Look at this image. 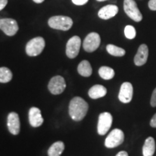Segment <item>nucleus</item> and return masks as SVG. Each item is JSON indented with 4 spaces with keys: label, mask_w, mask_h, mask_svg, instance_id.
I'll use <instances>...</instances> for the list:
<instances>
[{
    "label": "nucleus",
    "mask_w": 156,
    "mask_h": 156,
    "mask_svg": "<svg viewBox=\"0 0 156 156\" xmlns=\"http://www.w3.org/2000/svg\"><path fill=\"white\" fill-rule=\"evenodd\" d=\"M44 48L45 40L38 36L29 41L25 46V51L29 56H36L41 54Z\"/></svg>",
    "instance_id": "obj_3"
},
{
    "label": "nucleus",
    "mask_w": 156,
    "mask_h": 156,
    "mask_svg": "<svg viewBox=\"0 0 156 156\" xmlns=\"http://www.w3.org/2000/svg\"><path fill=\"white\" fill-rule=\"evenodd\" d=\"M98 2H104V1H106V0H97Z\"/></svg>",
    "instance_id": "obj_31"
},
{
    "label": "nucleus",
    "mask_w": 156,
    "mask_h": 156,
    "mask_svg": "<svg viewBox=\"0 0 156 156\" xmlns=\"http://www.w3.org/2000/svg\"><path fill=\"white\" fill-rule=\"evenodd\" d=\"M116 156H129L128 153L126 151H120L116 154Z\"/></svg>",
    "instance_id": "obj_29"
},
{
    "label": "nucleus",
    "mask_w": 156,
    "mask_h": 156,
    "mask_svg": "<svg viewBox=\"0 0 156 156\" xmlns=\"http://www.w3.org/2000/svg\"><path fill=\"white\" fill-rule=\"evenodd\" d=\"M151 105L152 107H156V87L153 90V94H152L151 100Z\"/></svg>",
    "instance_id": "obj_24"
},
{
    "label": "nucleus",
    "mask_w": 156,
    "mask_h": 156,
    "mask_svg": "<svg viewBox=\"0 0 156 156\" xmlns=\"http://www.w3.org/2000/svg\"><path fill=\"white\" fill-rule=\"evenodd\" d=\"M48 24L50 28L67 31L73 27V20L71 17L63 15H57L50 17L48 20Z\"/></svg>",
    "instance_id": "obj_2"
},
{
    "label": "nucleus",
    "mask_w": 156,
    "mask_h": 156,
    "mask_svg": "<svg viewBox=\"0 0 156 156\" xmlns=\"http://www.w3.org/2000/svg\"><path fill=\"white\" fill-rule=\"evenodd\" d=\"M7 127L9 132L13 135H17L20 131V122L17 113L11 112L7 116Z\"/></svg>",
    "instance_id": "obj_12"
},
{
    "label": "nucleus",
    "mask_w": 156,
    "mask_h": 156,
    "mask_svg": "<svg viewBox=\"0 0 156 156\" xmlns=\"http://www.w3.org/2000/svg\"><path fill=\"white\" fill-rule=\"evenodd\" d=\"M107 89L101 85H93L90 88L88 95L90 98L98 99L102 98L106 95Z\"/></svg>",
    "instance_id": "obj_16"
},
{
    "label": "nucleus",
    "mask_w": 156,
    "mask_h": 156,
    "mask_svg": "<svg viewBox=\"0 0 156 156\" xmlns=\"http://www.w3.org/2000/svg\"><path fill=\"white\" fill-rule=\"evenodd\" d=\"M77 71L80 75L85 77H90L93 73L92 67L90 62L87 60H83L79 64L77 67Z\"/></svg>",
    "instance_id": "obj_18"
},
{
    "label": "nucleus",
    "mask_w": 156,
    "mask_h": 156,
    "mask_svg": "<svg viewBox=\"0 0 156 156\" xmlns=\"http://www.w3.org/2000/svg\"><path fill=\"white\" fill-rule=\"evenodd\" d=\"M124 35L128 39H133L136 36V30L132 25H126L124 28Z\"/></svg>",
    "instance_id": "obj_23"
},
{
    "label": "nucleus",
    "mask_w": 156,
    "mask_h": 156,
    "mask_svg": "<svg viewBox=\"0 0 156 156\" xmlns=\"http://www.w3.org/2000/svg\"><path fill=\"white\" fill-rule=\"evenodd\" d=\"M155 151V142L153 137L149 136L145 140L142 147L143 156H153Z\"/></svg>",
    "instance_id": "obj_17"
},
{
    "label": "nucleus",
    "mask_w": 156,
    "mask_h": 156,
    "mask_svg": "<svg viewBox=\"0 0 156 156\" xmlns=\"http://www.w3.org/2000/svg\"><path fill=\"white\" fill-rule=\"evenodd\" d=\"M148 55H149V50H148L147 45H140L134 58V62L135 65L139 66V67L144 65L147 61Z\"/></svg>",
    "instance_id": "obj_14"
},
{
    "label": "nucleus",
    "mask_w": 156,
    "mask_h": 156,
    "mask_svg": "<svg viewBox=\"0 0 156 156\" xmlns=\"http://www.w3.org/2000/svg\"><path fill=\"white\" fill-rule=\"evenodd\" d=\"M12 79V73L9 68L5 67L0 68V83H9Z\"/></svg>",
    "instance_id": "obj_22"
},
{
    "label": "nucleus",
    "mask_w": 156,
    "mask_h": 156,
    "mask_svg": "<svg viewBox=\"0 0 156 156\" xmlns=\"http://www.w3.org/2000/svg\"><path fill=\"white\" fill-rule=\"evenodd\" d=\"M88 111V104L80 97H75L69 105V114L72 119L75 122L83 120Z\"/></svg>",
    "instance_id": "obj_1"
},
{
    "label": "nucleus",
    "mask_w": 156,
    "mask_h": 156,
    "mask_svg": "<svg viewBox=\"0 0 156 156\" xmlns=\"http://www.w3.org/2000/svg\"><path fill=\"white\" fill-rule=\"evenodd\" d=\"M101 44V37L98 34L93 32L85 37L83 46L85 51L92 53L98 49Z\"/></svg>",
    "instance_id": "obj_7"
},
{
    "label": "nucleus",
    "mask_w": 156,
    "mask_h": 156,
    "mask_svg": "<svg viewBox=\"0 0 156 156\" xmlns=\"http://www.w3.org/2000/svg\"><path fill=\"white\" fill-rule=\"evenodd\" d=\"M98 74L101 78L106 80L112 79L115 75L114 70L112 68L106 67V66L101 67L98 70Z\"/></svg>",
    "instance_id": "obj_20"
},
{
    "label": "nucleus",
    "mask_w": 156,
    "mask_h": 156,
    "mask_svg": "<svg viewBox=\"0 0 156 156\" xmlns=\"http://www.w3.org/2000/svg\"><path fill=\"white\" fill-rule=\"evenodd\" d=\"M133 96V86L129 82H125L121 85L119 93V99L121 102L128 103L132 101Z\"/></svg>",
    "instance_id": "obj_11"
},
{
    "label": "nucleus",
    "mask_w": 156,
    "mask_h": 156,
    "mask_svg": "<svg viewBox=\"0 0 156 156\" xmlns=\"http://www.w3.org/2000/svg\"><path fill=\"white\" fill-rule=\"evenodd\" d=\"M0 28L8 36H13L19 30L17 21L12 18H2L0 20Z\"/></svg>",
    "instance_id": "obj_10"
},
{
    "label": "nucleus",
    "mask_w": 156,
    "mask_h": 156,
    "mask_svg": "<svg viewBox=\"0 0 156 156\" xmlns=\"http://www.w3.org/2000/svg\"><path fill=\"white\" fill-rule=\"evenodd\" d=\"M81 39L79 36H75L69 39L66 45V54L69 58H74L78 55L80 49Z\"/></svg>",
    "instance_id": "obj_8"
},
{
    "label": "nucleus",
    "mask_w": 156,
    "mask_h": 156,
    "mask_svg": "<svg viewBox=\"0 0 156 156\" xmlns=\"http://www.w3.org/2000/svg\"><path fill=\"white\" fill-rule=\"evenodd\" d=\"M34 2H36L37 4H40V3H42L44 2V0H34Z\"/></svg>",
    "instance_id": "obj_30"
},
{
    "label": "nucleus",
    "mask_w": 156,
    "mask_h": 156,
    "mask_svg": "<svg viewBox=\"0 0 156 156\" xmlns=\"http://www.w3.org/2000/svg\"><path fill=\"white\" fill-rule=\"evenodd\" d=\"M64 150V144L63 142L58 141L54 143L49 147L48 151V156H60L63 153Z\"/></svg>",
    "instance_id": "obj_19"
},
{
    "label": "nucleus",
    "mask_w": 156,
    "mask_h": 156,
    "mask_svg": "<svg viewBox=\"0 0 156 156\" xmlns=\"http://www.w3.org/2000/svg\"><path fill=\"white\" fill-rule=\"evenodd\" d=\"M148 7L151 10L156 11V0H150L148 2Z\"/></svg>",
    "instance_id": "obj_25"
},
{
    "label": "nucleus",
    "mask_w": 156,
    "mask_h": 156,
    "mask_svg": "<svg viewBox=\"0 0 156 156\" xmlns=\"http://www.w3.org/2000/svg\"><path fill=\"white\" fill-rule=\"evenodd\" d=\"M8 0H0V10H3V9L7 5Z\"/></svg>",
    "instance_id": "obj_27"
},
{
    "label": "nucleus",
    "mask_w": 156,
    "mask_h": 156,
    "mask_svg": "<svg viewBox=\"0 0 156 156\" xmlns=\"http://www.w3.org/2000/svg\"><path fill=\"white\" fill-rule=\"evenodd\" d=\"M29 123L33 127H38L44 123V118L41 115V112L37 107H32L28 112Z\"/></svg>",
    "instance_id": "obj_13"
},
{
    "label": "nucleus",
    "mask_w": 156,
    "mask_h": 156,
    "mask_svg": "<svg viewBox=\"0 0 156 156\" xmlns=\"http://www.w3.org/2000/svg\"><path fill=\"white\" fill-rule=\"evenodd\" d=\"M113 117L108 112H103L99 115L97 130L100 135H105L112 126Z\"/></svg>",
    "instance_id": "obj_6"
},
{
    "label": "nucleus",
    "mask_w": 156,
    "mask_h": 156,
    "mask_svg": "<svg viewBox=\"0 0 156 156\" xmlns=\"http://www.w3.org/2000/svg\"><path fill=\"white\" fill-rule=\"evenodd\" d=\"M124 10L129 17L136 23L142 20V13L134 0H124Z\"/></svg>",
    "instance_id": "obj_4"
},
{
    "label": "nucleus",
    "mask_w": 156,
    "mask_h": 156,
    "mask_svg": "<svg viewBox=\"0 0 156 156\" xmlns=\"http://www.w3.org/2000/svg\"><path fill=\"white\" fill-rule=\"evenodd\" d=\"M72 1H73V4H75V5L80 6L85 5L88 2V0H72Z\"/></svg>",
    "instance_id": "obj_26"
},
{
    "label": "nucleus",
    "mask_w": 156,
    "mask_h": 156,
    "mask_svg": "<svg viewBox=\"0 0 156 156\" xmlns=\"http://www.w3.org/2000/svg\"><path fill=\"white\" fill-rule=\"evenodd\" d=\"M106 50L109 54L114 56H123L125 55L126 54V51L124 48H120L113 44L107 45Z\"/></svg>",
    "instance_id": "obj_21"
},
{
    "label": "nucleus",
    "mask_w": 156,
    "mask_h": 156,
    "mask_svg": "<svg viewBox=\"0 0 156 156\" xmlns=\"http://www.w3.org/2000/svg\"><path fill=\"white\" fill-rule=\"evenodd\" d=\"M124 140V134L120 129H114L109 133L105 140V146L108 148H114L122 145Z\"/></svg>",
    "instance_id": "obj_5"
},
{
    "label": "nucleus",
    "mask_w": 156,
    "mask_h": 156,
    "mask_svg": "<svg viewBox=\"0 0 156 156\" xmlns=\"http://www.w3.org/2000/svg\"><path fill=\"white\" fill-rule=\"evenodd\" d=\"M48 88L53 95L61 94L66 88L65 80L60 75L54 76L48 83Z\"/></svg>",
    "instance_id": "obj_9"
},
{
    "label": "nucleus",
    "mask_w": 156,
    "mask_h": 156,
    "mask_svg": "<svg viewBox=\"0 0 156 156\" xmlns=\"http://www.w3.org/2000/svg\"><path fill=\"white\" fill-rule=\"evenodd\" d=\"M119 12V8L116 5H108L104 6L98 11V15L101 19L108 20L116 16Z\"/></svg>",
    "instance_id": "obj_15"
},
{
    "label": "nucleus",
    "mask_w": 156,
    "mask_h": 156,
    "mask_svg": "<svg viewBox=\"0 0 156 156\" xmlns=\"http://www.w3.org/2000/svg\"><path fill=\"white\" fill-rule=\"evenodd\" d=\"M150 124H151V126H152V127L156 128V114L154 115L153 117H152Z\"/></svg>",
    "instance_id": "obj_28"
}]
</instances>
